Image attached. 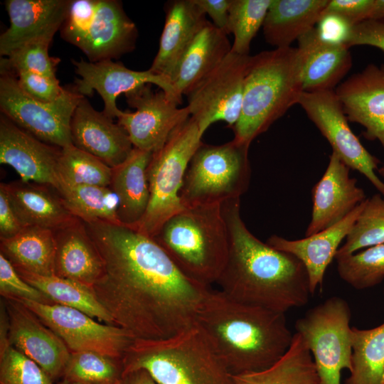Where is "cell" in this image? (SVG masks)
I'll return each mask as SVG.
<instances>
[{"instance_id": "obj_28", "label": "cell", "mask_w": 384, "mask_h": 384, "mask_svg": "<svg viewBox=\"0 0 384 384\" xmlns=\"http://www.w3.org/2000/svg\"><path fill=\"white\" fill-rule=\"evenodd\" d=\"M152 154L134 147L125 161L112 168L110 188L118 198L117 215L122 225L135 226L146 213L150 197L147 169Z\"/></svg>"}, {"instance_id": "obj_54", "label": "cell", "mask_w": 384, "mask_h": 384, "mask_svg": "<svg viewBox=\"0 0 384 384\" xmlns=\"http://www.w3.org/2000/svg\"><path fill=\"white\" fill-rule=\"evenodd\" d=\"M378 172L384 177V164L380 168H378Z\"/></svg>"}, {"instance_id": "obj_44", "label": "cell", "mask_w": 384, "mask_h": 384, "mask_svg": "<svg viewBox=\"0 0 384 384\" xmlns=\"http://www.w3.org/2000/svg\"><path fill=\"white\" fill-rule=\"evenodd\" d=\"M0 293L4 298L53 304L41 292L26 282L1 252H0Z\"/></svg>"}, {"instance_id": "obj_18", "label": "cell", "mask_w": 384, "mask_h": 384, "mask_svg": "<svg viewBox=\"0 0 384 384\" xmlns=\"http://www.w3.org/2000/svg\"><path fill=\"white\" fill-rule=\"evenodd\" d=\"M350 168L332 152L322 177L314 186L312 212L305 237L314 235L340 222L367 198Z\"/></svg>"}, {"instance_id": "obj_1", "label": "cell", "mask_w": 384, "mask_h": 384, "mask_svg": "<svg viewBox=\"0 0 384 384\" xmlns=\"http://www.w3.org/2000/svg\"><path fill=\"white\" fill-rule=\"evenodd\" d=\"M84 224L104 264L91 289L114 325L135 339L159 340L196 324L210 287L186 277L154 238L132 227Z\"/></svg>"}, {"instance_id": "obj_10", "label": "cell", "mask_w": 384, "mask_h": 384, "mask_svg": "<svg viewBox=\"0 0 384 384\" xmlns=\"http://www.w3.org/2000/svg\"><path fill=\"white\" fill-rule=\"evenodd\" d=\"M83 97L75 89L65 88L53 102L38 101L21 89L14 75L1 73L0 108L3 115L41 141L61 149L73 144L71 119Z\"/></svg>"}, {"instance_id": "obj_32", "label": "cell", "mask_w": 384, "mask_h": 384, "mask_svg": "<svg viewBox=\"0 0 384 384\" xmlns=\"http://www.w3.org/2000/svg\"><path fill=\"white\" fill-rule=\"evenodd\" d=\"M233 378L235 384H321L307 343L297 332L286 353L274 364Z\"/></svg>"}, {"instance_id": "obj_55", "label": "cell", "mask_w": 384, "mask_h": 384, "mask_svg": "<svg viewBox=\"0 0 384 384\" xmlns=\"http://www.w3.org/2000/svg\"><path fill=\"white\" fill-rule=\"evenodd\" d=\"M384 293V292H383Z\"/></svg>"}, {"instance_id": "obj_6", "label": "cell", "mask_w": 384, "mask_h": 384, "mask_svg": "<svg viewBox=\"0 0 384 384\" xmlns=\"http://www.w3.org/2000/svg\"><path fill=\"white\" fill-rule=\"evenodd\" d=\"M221 205L185 208L153 238L186 277L208 287L217 282L228 256Z\"/></svg>"}, {"instance_id": "obj_25", "label": "cell", "mask_w": 384, "mask_h": 384, "mask_svg": "<svg viewBox=\"0 0 384 384\" xmlns=\"http://www.w3.org/2000/svg\"><path fill=\"white\" fill-rule=\"evenodd\" d=\"M297 41L304 92L334 90L352 67L349 48L324 40L316 26Z\"/></svg>"}, {"instance_id": "obj_3", "label": "cell", "mask_w": 384, "mask_h": 384, "mask_svg": "<svg viewBox=\"0 0 384 384\" xmlns=\"http://www.w3.org/2000/svg\"><path fill=\"white\" fill-rule=\"evenodd\" d=\"M196 324L232 375L270 367L286 353L293 338L284 313L237 302L211 288Z\"/></svg>"}, {"instance_id": "obj_34", "label": "cell", "mask_w": 384, "mask_h": 384, "mask_svg": "<svg viewBox=\"0 0 384 384\" xmlns=\"http://www.w3.org/2000/svg\"><path fill=\"white\" fill-rule=\"evenodd\" d=\"M350 375L344 384H384V322L373 329L351 328Z\"/></svg>"}, {"instance_id": "obj_43", "label": "cell", "mask_w": 384, "mask_h": 384, "mask_svg": "<svg viewBox=\"0 0 384 384\" xmlns=\"http://www.w3.org/2000/svg\"><path fill=\"white\" fill-rule=\"evenodd\" d=\"M98 0L70 1L64 22L60 28L62 37L77 46L91 25L97 9Z\"/></svg>"}, {"instance_id": "obj_36", "label": "cell", "mask_w": 384, "mask_h": 384, "mask_svg": "<svg viewBox=\"0 0 384 384\" xmlns=\"http://www.w3.org/2000/svg\"><path fill=\"white\" fill-rule=\"evenodd\" d=\"M111 177L112 168L93 155L73 144L61 149L59 187L61 184L110 187Z\"/></svg>"}, {"instance_id": "obj_22", "label": "cell", "mask_w": 384, "mask_h": 384, "mask_svg": "<svg viewBox=\"0 0 384 384\" xmlns=\"http://www.w3.org/2000/svg\"><path fill=\"white\" fill-rule=\"evenodd\" d=\"M137 28L114 0H98L95 16L77 44L88 61L95 63L117 58L135 48Z\"/></svg>"}, {"instance_id": "obj_40", "label": "cell", "mask_w": 384, "mask_h": 384, "mask_svg": "<svg viewBox=\"0 0 384 384\" xmlns=\"http://www.w3.org/2000/svg\"><path fill=\"white\" fill-rule=\"evenodd\" d=\"M272 0H232L229 9V33L234 36L231 52L250 55V43L263 26Z\"/></svg>"}, {"instance_id": "obj_5", "label": "cell", "mask_w": 384, "mask_h": 384, "mask_svg": "<svg viewBox=\"0 0 384 384\" xmlns=\"http://www.w3.org/2000/svg\"><path fill=\"white\" fill-rule=\"evenodd\" d=\"M122 363L123 373L144 370L157 384H235L196 324L167 338L134 339Z\"/></svg>"}, {"instance_id": "obj_20", "label": "cell", "mask_w": 384, "mask_h": 384, "mask_svg": "<svg viewBox=\"0 0 384 384\" xmlns=\"http://www.w3.org/2000/svg\"><path fill=\"white\" fill-rule=\"evenodd\" d=\"M112 119L95 110L83 97L70 123L73 144L111 168L125 161L134 149L125 129Z\"/></svg>"}, {"instance_id": "obj_51", "label": "cell", "mask_w": 384, "mask_h": 384, "mask_svg": "<svg viewBox=\"0 0 384 384\" xmlns=\"http://www.w3.org/2000/svg\"><path fill=\"white\" fill-rule=\"evenodd\" d=\"M117 384H157L144 370H137L122 373Z\"/></svg>"}, {"instance_id": "obj_48", "label": "cell", "mask_w": 384, "mask_h": 384, "mask_svg": "<svg viewBox=\"0 0 384 384\" xmlns=\"http://www.w3.org/2000/svg\"><path fill=\"white\" fill-rule=\"evenodd\" d=\"M351 27L343 18L334 14L321 16L316 26L321 38L333 43L344 46Z\"/></svg>"}, {"instance_id": "obj_50", "label": "cell", "mask_w": 384, "mask_h": 384, "mask_svg": "<svg viewBox=\"0 0 384 384\" xmlns=\"http://www.w3.org/2000/svg\"><path fill=\"white\" fill-rule=\"evenodd\" d=\"M232 0H193L202 11L213 21V24L218 29L229 34V9Z\"/></svg>"}, {"instance_id": "obj_53", "label": "cell", "mask_w": 384, "mask_h": 384, "mask_svg": "<svg viewBox=\"0 0 384 384\" xmlns=\"http://www.w3.org/2000/svg\"><path fill=\"white\" fill-rule=\"evenodd\" d=\"M58 384H86V383L63 380L62 382H60V383H59Z\"/></svg>"}, {"instance_id": "obj_4", "label": "cell", "mask_w": 384, "mask_h": 384, "mask_svg": "<svg viewBox=\"0 0 384 384\" xmlns=\"http://www.w3.org/2000/svg\"><path fill=\"white\" fill-rule=\"evenodd\" d=\"M304 92L297 48H277L251 56L240 117L233 127L237 141L250 145L294 105Z\"/></svg>"}, {"instance_id": "obj_2", "label": "cell", "mask_w": 384, "mask_h": 384, "mask_svg": "<svg viewBox=\"0 0 384 384\" xmlns=\"http://www.w3.org/2000/svg\"><path fill=\"white\" fill-rule=\"evenodd\" d=\"M221 206L229 250L216 282L220 290L237 302L284 314L306 304L311 293L303 263L263 242L247 229L240 215V198Z\"/></svg>"}, {"instance_id": "obj_29", "label": "cell", "mask_w": 384, "mask_h": 384, "mask_svg": "<svg viewBox=\"0 0 384 384\" xmlns=\"http://www.w3.org/2000/svg\"><path fill=\"white\" fill-rule=\"evenodd\" d=\"M227 34L208 21L181 58L172 85L182 99L186 93L217 67L231 50Z\"/></svg>"}, {"instance_id": "obj_17", "label": "cell", "mask_w": 384, "mask_h": 384, "mask_svg": "<svg viewBox=\"0 0 384 384\" xmlns=\"http://www.w3.org/2000/svg\"><path fill=\"white\" fill-rule=\"evenodd\" d=\"M61 148L37 139L4 115L0 118V163L12 167L25 182L59 188Z\"/></svg>"}, {"instance_id": "obj_19", "label": "cell", "mask_w": 384, "mask_h": 384, "mask_svg": "<svg viewBox=\"0 0 384 384\" xmlns=\"http://www.w3.org/2000/svg\"><path fill=\"white\" fill-rule=\"evenodd\" d=\"M334 91L348 120L364 127L363 136L384 149V65L368 64Z\"/></svg>"}, {"instance_id": "obj_23", "label": "cell", "mask_w": 384, "mask_h": 384, "mask_svg": "<svg viewBox=\"0 0 384 384\" xmlns=\"http://www.w3.org/2000/svg\"><path fill=\"white\" fill-rule=\"evenodd\" d=\"M365 201L340 222L314 235L294 240L274 235L267 239L268 245L295 256L303 263L311 294L322 286L326 270L361 213Z\"/></svg>"}, {"instance_id": "obj_11", "label": "cell", "mask_w": 384, "mask_h": 384, "mask_svg": "<svg viewBox=\"0 0 384 384\" xmlns=\"http://www.w3.org/2000/svg\"><path fill=\"white\" fill-rule=\"evenodd\" d=\"M251 56L230 50L217 67L186 93L191 117L202 135L218 121L226 122L231 128L238 122Z\"/></svg>"}, {"instance_id": "obj_41", "label": "cell", "mask_w": 384, "mask_h": 384, "mask_svg": "<svg viewBox=\"0 0 384 384\" xmlns=\"http://www.w3.org/2000/svg\"><path fill=\"white\" fill-rule=\"evenodd\" d=\"M51 38H39L30 41L1 58V73L13 75L25 71L56 78L55 68L60 59L48 53Z\"/></svg>"}, {"instance_id": "obj_35", "label": "cell", "mask_w": 384, "mask_h": 384, "mask_svg": "<svg viewBox=\"0 0 384 384\" xmlns=\"http://www.w3.org/2000/svg\"><path fill=\"white\" fill-rule=\"evenodd\" d=\"M57 191L72 214L82 222L122 224L118 198L110 187L61 184Z\"/></svg>"}, {"instance_id": "obj_47", "label": "cell", "mask_w": 384, "mask_h": 384, "mask_svg": "<svg viewBox=\"0 0 384 384\" xmlns=\"http://www.w3.org/2000/svg\"><path fill=\"white\" fill-rule=\"evenodd\" d=\"M367 45L380 49L384 53V20L368 19L353 26L345 46Z\"/></svg>"}, {"instance_id": "obj_7", "label": "cell", "mask_w": 384, "mask_h": 384, "mask_svg": "<svg viewBox=\"0 0 384 384\" xmlns=\"http://www.w3.org/2000/svg\"><path fill=\"white\" fill-rule=\"evenodd\" d=\"M249 147L235 139L220 145L202 142L184 176L179 194L182 206L221 205L240 198L250 181Z\"/></svg>"}, {"instance_id": "obj_27", "label": "cell", "mask_w": 384, "mask_h": 384, "mask_svg": "<svg viewBox=\"0 0 384 384\" xmlns=\"http://www.w3.org/2000/svg\"><path fill=\"white\" fill-rule=\"evenodd\" d=\"M56 240L55 275L91 287L102 275V259L84 223L54 230Z\"/></svg>"}, {"instance_id": "obj_30", "label": "cell", "mask_w": 384, "mask_h": 384, "mask_svg": "<svg viewBox=\"0 0 384 384\" xmlns=\"http://www.w3.org/2000/svg\"><path fill=\"white\" fill-rule=\"evenodd\" d=\"M329 0H272L262 28L266 42L277 48L291 46L316 26Z\"/></svg>"}, {"instance_id": "obj_21", "label": "cell", "mask_w": 384, "mask_h": 384, "mask_svg": "<svg viewBox=\"0 0 384 384\" xmlns=\"http://www.w3.org/2000/svg\"><path fill=\"white\" fill-rule=\"evenodd\" d=\"M70 1L7 0L10 26L0 36V54L7 56L18 46L36 38H53L60 29Z\"/></svg>"}, {"instance_id": "obj_16", "label": "cell", "mask_w": 384, "mask_h": 384, "mask_svg": "<svg viewBox=\"0 0 384 384\" xmlns=\"http://www.w3.org/2000/svg\"><path fill=\"white\" fill-rule=\"evenodd\" d=\"M4 299L9 343L36 362L53 380L63 377L70 354L65 343L23 304Z\"/></svg>"}, {"instance_id": "obj_15", "label": "cell", "mask_w": 384, "mask_h": 384, "mask_svg": "<svg viewBox=\"0 0 384 384\" xmlns=\"http://www.w3.org/2000/svg\"><path fill=\"white\" fill-rule=\"evenodd\" d=\"M72 62L75 73L80 77L75 79L74 89L83 96L91 95L94 90L97 92L104 102L102 112L112 119L118 118L122 112L117 106V97L146 84L156 85L179 105L182 103L171 81L149 69L133 70L112 60L92 63L80 59Z\"/></svg>"}, {"instance_id": "obj_45", "label": "cell", "mask_w": 384, "mask_h": 384, "mask_svg": "<svg viewBox=\"0 0 384 384\" xmlns=\"http://www.w3.org/2000/svg\"><path fill=\"white\" fill-rule=\"evenodd\" d=\"M21 89L29 97L43 102H51L58 99L65 88L58 80L46 75L21 71L16 74Z\"/></svg>"}, {"instance_id": "obj_9", "label": "cell", "mask_w": 384, "mask_h": 384, "mask_svg": "<svg viewBox=\"0 0 384 384\" xmlns=\"http://www.w3.org/2000/svg\"><path fill=\"white\" fill-rule=\"evenodd\" d=\"M351 311L348 302L331 297L295 323L313 356L321 384H341L343 369L351 368Z\"/></svg>"}, {"instance_id": "obj_52", "label": "cell", "mask_w": 384, "mask_h": 384, "mask_svg": "<svg viewBox=\"0 0 384 384\" xmlns=\"http://www.w3.org/2000/svg\"><path fill=\"white\" fill-rule=\"evenodd\" d=\"M369 19L384 20V0H374Z\"/></svg>"}, {"instance_id": "obj_31", "label": "cell", "mask_w": 384, "mask_h": 384, "mask_svg": "<svg viewBox=\"0 0 384 384\" xmlns=\"http://www.w3.org/2000/svg\"><path fill=\"white\" fill-rule=\"evenodd\" d=\"M0 240L1 252L15 269L43 276L55 275L54 230L37 226L25 227L16 235Z\"/></svg>"}, {"instance_id": "obj_13", "label": "cell", "mask_w": 384, "mask_h": 384, "mask_svg": "<svg viewBox=\"0 0 384 384\" xmlns=\"http://www.w3.org/2000/svg\"><path fill=\"white\" fill-rule=\"evenodd\" d=\"M298 104L327 139L333 152L350 169L365 176L384 197V183L375 174L380 161L352 132L334 90L303 92Z\"/></svg>"}, {"instance_id": "obj_24", "label": "cell", "mask_w": 384, "mask_h": 384, "mask_svg": "<svg viewBox=\"0 0 384 384\" xmlns=\"http://www.w3.org/2000/svg\"><path fill=\"white\" fill-rule=\"evenodd\" d=\"M165 11L159 50L149 70L172 83L181 58L208 20L193 0L169 1Z\"/></svg>"}, {"instance_id": "obj_37", "label": "cell", "mask_w": 384, "mask_h": 384, "mask_svg": "<svg viewBox=\"0 0 384 384\" xmlns=\"http://www.w3.org/2000/svg\"><path fill=\"white\" fill-rule=\"evenodd\" d=\"M123 373L122 360L92 351L70 352L63 380L86 384H117Z\"/></svg>"}, {"instance_id": "obj_33", "label": "cell", "mask_w": 384, "mask_h": 384, "mask_svg": "<svg viewBox=\"0 0 384 384\" xmlns=\"http://www.w3.org/2000/svg\"><path fill=\"white\" fill-rule=\"evenodd\" d=\"M16 270L53 304L78 309L94 319L114 325L112 316L98 301L91 287L56 275L43 276Z\"/></svg>"}, {"instance_id": "obj_49", "label": "cell", "mask_w": 384, "mask_h": 384, "mask_svg": "<svg viewBox=\"0 0 384 384\" xmlns=\"http://www.w3.org/2000/svg\"><path fill=\"white\" fill-rule=\"evenodd\" d=\"M25 227L19 220L13 208L6 190L0 184V239L11 238Z\"/></svg>"}, {"instance_id": "obj_26", "label": "cell", "mask_w": 384, "mask_h": 384, "mask_svg": "<svg viewBox=\"0 0 384 384\" xmlns=\"http://www.w3.org/2000/svg\"><path fill=\"white\" fill-rule=\"evenodd\" d=\"M1 183L24 227L37 226L56 230L79 220L51 186L21 180Z\"/></svg>"}, {"instance_id": "obj_42", "label": "cell", "mask_w": 384, "mask_h": 384, "mask_svg": "<svg viewBox=\"0 0 384 384\" xmlns=\"http://www.w3.org/2000/svg\"><path fill=\"white\" fill-rule=\"evenodd\" d=\"M53 381L36 362L9 341L0 344V384H53Z\"/></svg>"}, {"instance_id": "obj_38", "label": "cell", "mask_w": 384, "mask_h": 384, "mask_svg": "<svg viewBox=\"0 0 384 384\" xmlns=\"http://www.w3.org/2000/svg\"><path fill=\"white\" fill-rule=\"evenodd\" d=\"M335 259L341 279L356 289L373 287L384 279V243Z\"/></svg>"}, {"instance_id": "obj_8", "label": "cell", "mask_w": 384, "mask_h": 384, "mask_svg": "<svg viewBox=\"0 0 384 384\" xmlns=\"http://www.w3.org/2000/svg\"><path fill=\"white\" fill-rule=\"evenodd\" d=\"M202 137L198 124L190 117L171 133L161 149L153 153L147 169L149 205L142 220L132 228L153 238L167 220L185 208L180 191Z\"/></svg>"}, {"instance_id": "obj_39", "label": "cell", "mask_w": 384, "mask_h": 384, "mask_svg": "<svg viewBox=\"0 0 384 384\" xmlns=\"http://www.w3.org/2000/svg\"><path fill=\"white\" fill-rule=\"evenodd\" d=\"M384 243V197L379 193L368 198L364 206L336 255Z\"/></svg>"}, {"instance_id": "obj_12", "label": "cell", "mask_w": 384, "mask_h": 384, "mask_svg": "<svg viewBox=\"0 0 384 384\" xmlns=\"http://www.w3.org/2000/svg\"><path fill=\"white\" fill-rule=\"evenodd\" d=\"M14 299L33 311L62 339L70 352L92 351L122 360L135 339L125 329L113 324H100L74 308Z\"/></svg>"}, {"instance_id": "obj_46", "label": "cell", "mask_w": 384, "mask_h": 384, "mask_svg": "<svg viewBox=\"0 0 384 384\" xmlns=\"http://www.w3.org/2000/svg\"><path fill=\"white\" fill-rule=\"evenodd\" d=\"M374 0H329L321 16L336 15L351 26L368 20Z\"/></svg>"}, {"instance_id": "obj_14", "label": "cell", "mask_w": 384, "mask_h": 384, "mask_svg": "<svg viewBox=\"0 0 384 384\" xmlns=\"http://www.w3.org/2000/svg\"><path fill=\"white\" fill-rule=\"evenodd\" d=\"M146 84L125 95L133 112L122 111L117 118L134 146L154 153L163 147L171 133L190 117L187 106L179 104L162 90Z\"/></svg>"}]
</instances>
